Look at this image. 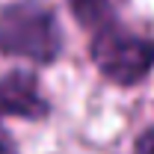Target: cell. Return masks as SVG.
<instances>
[{"label":"cell","instance_id":"1","mask_svg":"<svg viewBox=\"0 0 154 154\" xmlns=\"http://www.w3.org/2000/svg\"><path fill=\"white\" fill-rule=\"evenodd\" d=\"M65 48L57 12L42 0H15L0 6V57L54 65Z\"/></svg>","mask_w":154,"mask_h":154},{"label":"cell","instance_id":"2","mask_svg":"<svg viewBox=\"0 0 154 154\" xmlns=\"http://www.w3.org/2000/svg\"><path fill=\"white\" fill-rule=\"evenodd\" d=\"M89 59L113 86H139L154 71V36L136 33L113 21L92 33Z\"/></svg>","mask_w":154,"mask_h":154},{"label":"cell","instance_id":"3","mask_svg":"<svg viewBox=\"0 0 154 154\" xmlns=\"http://www.w3.org/2000/svg\"><path fill=\"white\" fill-rule=\"evenodd\" d=\"M0 116L24 122H45L51 116V101L42 92L36 71L12 68L0 74Z\"/></svg>","mask_w":154,"mask_h":154},{"label":"cell","instance_id":"4","mask_svg":"<svg viewBox=\"0 0 154 154\" xmlns=\"http://www.w3.org/2000/svg\"><path fill=\"white\" fill-rule=\"evenodd\" d=\"M71 18L83 27V30H101L107 24L119 18V6L122 0H65Z\"/></svg>","mask_w":154,"mask_h":154},{"label":"cell","instance_id":"5","mask_svg":"<svg viewBox=\"0 0 154 154\" xmlns=\"http://www.w3.org/2000/svg\"><path fill=\"white\" fill-rule=\"evenodd\" d=\"M134 154H154V125H148L134 139Z\"/></svg>","mask_w":154,"mask_h":154},{"label":"cell","instance_id":"6","mask_svg":"<svg viewBox=\"0 0 154 154\" xmlns=\"http://www.w3.org/2000/svg\"><path fill=\"white\" fill-rule=\"evenodd\" d=\"M0 154H21V151H18V142H15V136L9 134L3 125H0Z\"/></svg>","mask_w":154,"mask_h":154}]
</instances>
